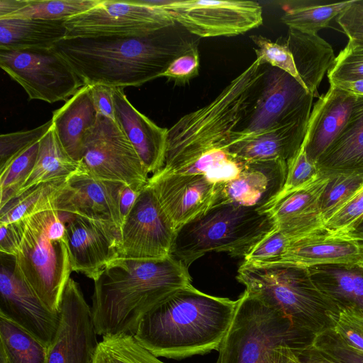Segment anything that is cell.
Instances as JSON below:
<instances>
[{"mask_svg":"<svg viewBox=\"0 0 363 363\" xmlns=\"http://www.w3.org/2000/svg\"><path fill=\"white\" fill-rule=\"evenodd\" d=\"M178 23L143 35L65 38L52 48L84 85L140 86L162 76L198 42Z\"/></svg>","mask_w":363,"mask_h":363,"instance_id":"6da1fadb","label":"cell"},{"mask_svg":"<svg viewBox=\"0 0 363 363\" xmlns=\"http://www.w3.org/2000/svg\"><path fill=\"white\" fill-rule=\"evenodd\" d=\"M91 311L98 335H134L143 317L175 291L191 284L186 267L171 255L119 258L94 281Z\"/></svg>","mask_w":363,"mask_h":363,"instance_id":"7a4b0ae2","label":"cell"},{"mask_svg":"<svg viewBox=\"0 0 363 363\" xmlns=\"http://www.w3.org/2000/svg\"><path fill=\"white\" fill-rule=\"evenodd\" d=\"M238 303V299L207 294L191 284L150 309L133 336L157 357L182 359L218 350Z\"/></svg>","mask_w":363,"mask_h":363,"instance_id":"3957f363","label":"cell"},{"mask_svg":"<svg viewBox=\"0 0 363 363\" xmlns=\"http://www.w3.org/2000/svg\"><path fill=\"white\" fill-rule=\"evenodd\" d=\"M267 66L256 57L215 99L169 128L162 169L177 172L203 155L227 151L234 132L252 109Z\"/></svg>","mask_w":363,"mask_h":363,"instance_id":"277c9868","label":"cell"},{"mask_svg":"<svg viewBox=\"0 0 363 363\" xmlns=\"http://www.w3.org/2000/svg\"><path fill=\"white\" fill-rule=\"evenodd\" d=\"M236 279L247 291L303 333L315 336L333 328L337 319L339 307L315 284L308 269L244 262Z\"/></svg>","mask_w":363,"mask_h":363,"instance_id":"5b68a950","label":"cell"},{"mask_svg":"<svg viewBox=\"0 0 363 363\" xmlns=\"http://www.w3.org/2000/svg\"><path fill=\"white\" fill-rule=\"evenodd\" d=\"M22 220L13 272L50 310L58 312L72 272L65 222L55 208Z\"/></svg>","mask_w":363,"mask_h":363,"instance_id":"8992f818","label":"cell"},{"mask_svg":"<svg viewBox=\"0 0 363 363\" xmlns=\"http://www.w3.org/2000/svg\"><path fill=\"white\" fill-rule=\"evenodd\" d=\"M274 227L268 212L218 203L177 230L170 255L186 267L211 252L245 257Z\"/></svg>","mask_w":363,"mask_h":363,"instance_id":"52a82bcc","label":"cell"},{"mask_svg":"<svg viewBox=\"0 0 363 363\" xmlns=\"http://www.w3.org/2000/svg\"><path fill=\"white\" fill-rule=\"evenodd\" d=\"M238 300L216 363H266L278 346L297 350L313 342L315 336L295 328L287 318L246 290Z\"/></svg>","mask_w":363,"mask_h":363,"instance_id":"ba28073f","label":"cell"},{"mask_svg":"<svg viewBox=\"0 0 363 363\" xmlns=\"http://www.w3.org/2000/svg\"><path fill=\"white\" fill-rule=\"evenodd\" d=\"M313 98L292 76L268 65L252 109L234 132L230 145L309 118Z\"/></svg>","mask_w":363,"mask_h":363,"instance_id":"9c48e42d","label":"cell"},{"mask_svg":"<svg viewBox=\"0 0 363 363\" xmlns=\"http://www.w3.org/2000/svg\"><path fill=\"white\" fill-rule=\"evenodd\" d=\"M89 177L124 184L140 191L148 182V172L116 121L98 116L87 134L80 161Z\"/></svg>","mask_w":363,"mask_h":363,"instance_id":"30bf717a","label":"cell"},{"mask_svg":"<svg viewBox=\"0 0 363 363\" xmlns=\"http://www.w3.org/2000/svg\"><path fill=\"white\" fill-rule=\"evenodd\" d=\"M0 67L23 88L30 100L67 101L84 86L52 48L0 50Z\"/></svg>","mask_w":363,"mask_h":363,"instance_id":"8fae6325","label":"cell"},{"mask_svg":"<svg viewBox=\"0 0 363 363\" xmlns=\"http://www.w3.org/2000/svg\"><path fill=\"white\" fill-rule=\"evenodd\" d=\"M176 23L169 11L145 0H101L92 9L65 21V38L143 35Z\"/></svg>","mask_w":363,"mask_h":363,"instance_id":"7c38bea8","label":"cell"},{"mask_svg":"<svg viewBox=\"0 0 363 363\" xmlns=\"http://www.w3.org/2000/svg\"><path fill=\"white\" fill-rule=\"evenodd\" d=\"M169 11L175 21L196 36H233L262 24V6L252 1H151Z\"/></svg>","mask_w":363,"mask_h":363,"instance_id":"4fadbf2b","label":"cell"},{"mask_svg":"<svg viewBox=\"0 0 363 363\" xmlns=\"http://www.w3.org/2000/svg\"><path fill=\"white\" fill-rule=\"evenodd\" d=\"M176 233L153 189L147 183L123 223L121 258H165L170 255Z\"/></svg>","mask_w":363,"mask_h":363,"instance_id":"5bb4252c","label":"cell"},{"mask_svg":"<svg viewBox=\"0 0 363 363\" xmlns=\"http://www.w3.org/2000/svg\"><path fill=\"white\" fill-rule=\"evenodd\" d=\"M59 317L46 363H94L99 342L92 311L80 286L72 278L62 294Z\"/></svg>","mask_w":363,"mask_h":363,"instance_id":"9a60e30c","label":"cell"},{"mask_svg":"<svg viewBox=\"0 0 363 363\" xmlns=\"http://www.w3.org/2000/svg\"><path fill=\"white\" fill-rule=\"evenodd\" d=\"M72 271L95 281L113 261L121 258V230L114 225L60 213Z\"/></svg>","mask_w":363,"mask_h":363,"instance_id":"2e32d148","label":"cell"},{"mask_svg":"<svg viewBox=\"0 0 363 363\" xmlns=\"http://www.w3.org/2000/svg\"><path fill=\"white\" fill-rule=\"evenodd\" d=\"M147 183L176 230L215 206L223 186L203 175L162 169L152 174Z\"/></svg>","mask_w":363,"mask_h":363,"instance_id":"e0dca14e","label":"cell"},{"mask_svg":"<svg viewBox=\"0 0 363 363\" xmlns=\"http://www.w3.org/2000/svg\"><path fill=\"white\" fill-rule=\"evenodd\" d=\"M0 315L9 319L29 333L47 347L56 333L59 311L50 310L1 259L0 272Z\"/></svg>","mask_w":363,"mask_h":363,"instance_id":"ac0fdd59","label":"cell"},{"mask_svg":"<svg viewBox=\"0 0 363 363\" xmlns=\"http://www.w3.org/2000/svg\"><path fill=\"white\" fill-rule=\"evenodd\" d=\"M122 184L96 179L80 172L61 188L55 208L60 213L111 223L121 230L118 196Z\"/></svg>","mask_w":363,"mask_h":363,"instance_id":"d6986e66","label":"cell"},{"mask_svg":"<svg viewBox=\"0 0 363 363\" xmlns=\"http://www.w3.org/2000/svg\"><path fill=\"white\" fill-rule=\"evenodd\" d=\"M362 105V96L330 84L318 97L308 119L302 145L310 160L316 162Z\"/></svg>","mask_w":363,"mask_h":363,"instance_id":"ffe728a7","label":"cell"},{"mask_svg":"<svg viewBox=\"0 0 363 363\" xmlns=\"http://www.w3.org/2000/svg\"><path fill=\"white\" fill-rule=\"evenodd\" d=\"M275 264L304 269L363 265V241L323 229L294 240Z\"/></svg>","mask_w":363,"mask_h":363,"instance_id":"44dd1931","label":"cell"},{"mask_svg":"<svg viewBox=\"0 0 363 363\" xmlns=\"http://www.w3.org/2000/svg\"><path fill=\"white\" fill-rule=\"evenodd\" d=\"M287 163L281 160L245 162L239 175L225 184L218 203H228L264 211L282 190Z\"/></svg>","mask_w":363,"mask_h":363,"instance_id":"7402d4cb","label":"cell"},{"mask_svg":"<svg viewBox=\"0 0 363 363\" xmlns=\"http://www.w3.org/2000/svg\"><path fill=\"white\" fill-rule=\"evenodd\" d=\"M124 88L113 91L116 121L126 135L148 173L161 169L165 162L168 129L156 125L128 101Z\"/></svg>","mask_w":363,"mask_h":363,"instance_id":"603a6c76","label":"cell"},{"mask_svg":"<svg viewBox=\"0 0 363 363\" xmlns=\"http://www.w3.org/2000/svg\"><path fill=\"white\" fill-rule=\"evenodd\" d=\"M330 177L321 174L305 187L295 191L269 206L274 226L295 236L303 237L324 228L321 199Z\"/></svg>","mask_w":363,"mask_h":363,"instance_id":"cb8c5ba5","label":"cell"},{"mask_svg":"<svg viewBox=\"0 0 363 363\" xmlns=\"http://www.w3.org/2000/svg\"><path fill=\"white\" fill-rule=\"evenodd\" d=\"M98 118L90 87H81L65 104L52 113L54 130L68 155L81 161L83 146L89 132Z\"/></svg>","mask_w":363,"mask_h":363,"instance_id":"d4e9b609","label":"cell"},{"mask_svg":"<svg viewBox=\"0 0 363 363\" xmlns=\"http://www.w3.org/2000/svg\"><path fill=\"white\" fill-rule=\"evenodd\" d=\"M308 119L231 144L228 152L245 162L281 160L287 162L301 147Z\"/></svg>","mask_w":363,"mask_h":363,"instance_id":"484cf974","label":"cell"},{"mask_svg":"<svg viewBox=\"0 0 363 363\" xmlns=\"http://www.w3.org/2000/svg\"><path fill=\"white\" fill-rule=\"evenodd\" d=\"M285 41L306 88L313 97L318 96L319 85L335 60L333 48L317 33L291 28Z\"/></svg>","mask_w":363,"mask_h":363,"instance_id":"4316f807","label":"cell"},{"mask_svg":"<svg viewBox=\"0 0 363 363\" xmlns=\"http://www.w3.org/2000/svg\"><path fill=\"white\" fill-rule=\"evenodd\" d=\"M315 164L326 176L363 174V105Z\"/></svg>","mask_w":363,"mask_h":363,"instance_id":"83f0119b","label":"cell"},{"mask_svg":"<svg viewBox=\"0 0 363 363\" xmlns=\"http://www.w3.org/2000/svg\"><path fill=\"white\" fill-rule=\"evenodd\" d=\"M65 20L0 19V50L52 48L65 39Z\"/></svg>","mask_w":363,"mask_h":363,"instance_id":"f1b7e54d","label":"cell"},{"mask_svg":"<svg viewBox=\"0 0 363 363\" xmlns=\"http://www.w3.org/2000/svg\"><path fill=\"white\" fill-rule=\"evenodd\" d=\"M80 172H84L81 162L68 155L52 126L40 140L35 166L16 197L41 184L67 181Z\"/></svg>","mask_w":363,"mask_h":363,"instance_id":"f546056e","label":"cell"},{"mask_svg":"<svg viewBox=\"0 0 363 363\" xmlns=\"http://www.w3.org/2000/svg\"><path fill=\"white\" fill-rule=\"evenodd\" d=\"M315 284L339 307L363 310V265H325L308 269Z\"/></svg>","mask_w":363,"mask_h":363,"instance_id":"4dcf8cb0","label":"cell"},{"mask_svg":"<svg viewBox=\"0 0 363 363\" xmlns=\"http://www.w3.org/2000/svg\"><path fill=\"white\" fill-rule=\"evenodd\" d=\"M47 354L46 346L0 315V363H46Z\"/></svg>","mask_w":363,"mask_h":363,"instance_id":"1f68e13d","label":"cell"},{"mask_svg":"<svg viewBox=\"0 0 363 363\" xmlns=\"http://www.w3.org/2000/svg\"><path fill=\"white\" fill-rule=\"evenodd\" d=\"M67 181L39 184L11 200L0 208V225L17 222L38 212L55 208L57 194Z\"/></svg>","mask_w":363,"mask_h":363,"instance_id":"d6a6232c","label":"cell"},{"mask_svg":"<svg viewBox=\"0 0 363 363\" xmlns=\"http://www.w3.org/2000/svg\"><path fill=\"white\" fill-rule=\"evenodd\" d=\"M354 0L323 4H301L288 7L281 21L289 28L317 33L350 6Z\"/></svg>","mask_w":363,"mask_h":363,"instance_id":"836d02e7","label":"cell"},{"mask_svg":"<svg viewBox=\"0 0 363 363\" xmlns=\"http://www.w3.org/2000/svg\"><path fill=\"white\" fill-rule=\"evenodd\" d=\"M102 337L94 363H164L132 335L119 334Z\"/></svg>","mask_w":363,"mask_h":363,"instance_id":"e575fe53","label":"cell"},{"mask_svg":"<svg viewBox=\"0 0 363 363\" xmlns=\"http://www.w3.org/2000/svg\"><path fill=\"white\" fill-rule=\"evenodd\" d=\"M100 1L101 0H27L24 8L4 18L66 21L87 11Z\"/></svg>","mask_w":363,"mask_h":363,"instance_id":"d590c367","label":"cell"},{"mask_svg":"<svg viewBox=\"0 0 363 363\" xmlns=\"http://www.w3.org/2000/svg\"><path fill=\"white\" fill-rule=\"evenodd\" d=\"M245 164V161L227 151H216L202 155L188 166L172 173L201 174L213 183L224 185L239 175Z\"/></svg>","mask_w":363,"mask_h":363,"instance_id":"8d00e7d4","label":"cell"},{"mask_svg":"<svg viewBox=\"0 0 363 363\" xmlns=\"http://www.w3.org/2000/svg\"><path fill=\"white\" fill-rule=\"evenodd\" d=\"M38 150L39 141L0 166V208L16 196L35 166Z\"/></svg>","mask_w":363,"mask_h":363,"instance_id":"74e56055","label":"cell"},{"mask_svg":"<svg viewBox=\"0 0 363 363\" xmlns=\"http://www.w3.org/2000/svg\"><path fill=\"white\" fill-rule=\"evenodd\" d=\"M250 38L257 46L256 48H254V50L261 64L268 65L284 71L305 86L286 41L284 43L272 42L261 35H252Z\"/></svg>","mask_w":363,"mask_h":363,"instance_id":"f35d334b","label":"cell"},{"mask_svg":"<svg viewBox=\"0 0 363 363\" xmlns=\"http://www.w3.org/2000/svg\"><path fill=\"white\" fill-rule=\"evenodd\" d=\"M330 84L363 79V43L349 40L328 72Z\"/></svg>","mask_w":363,"mask_h":363,"instance_id":"ab89813d","label":"cell"},{"mask_svg":"<svg viewBox=\"0 0 363 363\" xmlns=\"http://www.w3.org/2000/svg\"><path fill=\"white\" fill-rule=\"evenodd\" d=\"M299 238L301 237L287 234L274 226L244 257V262L254 265L275 264L291 243Z\"/></svg>","mask_w":363,"mask_h":363,"instance_id":"60d3db41","label":"cell"},{"mask_svg":"<svg viewBox=\"0 0 363 363\" xmlns=\"http://www.w3.org/2000/svg\"><path fill=\"white\" fill-rule=\"evenodd\" d=\"M286 163L287 172L284 187L265 210L281 198L305 187L321 175L316 164L308 159L303 145Z\"/></svg>","mask_w":363,"mask_h":363,"instance_id":"b9f144b4","label":"cell"},{"mask_svg":"<svg viewBox=\"0 0 363 363\" xmlns=\"http://www.w3.org/2000/svg\"><path fill=\"white\" fill-rule=\"evenodd\" d=\"M330 177L321 199L324 222L363 184V174H339Z\"/></svg>","mask_w":363,"mask_h":363,"instance_id":"7bdbcfd3","label":"cell"},{"mask_svg":"<svg viewBox=\"0 0 363 363\" xmlns=\"http://www.w3.org/2000/svg\"><path fill=\"white\" fill-rule=\"evenodd\" d=\"M363 220V184L324 222V228L335 233L347 234Z\"/></svg>","mask_w":363,"mask_h":363,"instance_id":"ee69618b","label":"cell"},{"mask_svg":"<svg viewBox=\"0 0 363 363\" xmlns=\"http://www.w3.org/2000/svg\"><path fill=\"white\" fill-rule=\"evenodd\" d=\"M311 345L337 363H363V352L347 345L333 328L315 335Z\"/></svg>","mask_w":363,"mask_h":363,"instance_id":"f6af8a7d","label":"cell"},{"mask_svg":"<svg viewBox=\"0 0 363 363\" xmlns=\"http://www.w3.org/2000/svg\"><path fill=\"white\" fill-rule=\"evenodd\" d=\"M52 126L50 119L31 130H21L0 135V166L40 140Z\"/></svg>","mask_w":363,"mask_h":363,"instance_id":"bcb514c9","label":"cell"},{"mask_svg":"<svg viewBox=\"0 0 363 363\" xmlns=\"http://www.w3.org/2000/svg\"><path fill=\"white\" fill-rule=\"evenodd\" d=\"M333 330L347 345L363 352V310L352 307L340 309Z\"/></svg>","mask_w":363,"mask_h":363,"instance_id":"7dc6e473","label":"cell"},{"mask_svg":"<svg viewBox=\"0 0 363 363\" xmlns=\"http://www.w3.org/2000/svg\"><path fill=\"white\" fill-rule=\"evenodd\" d=\"M199 55L198 45L176 58L163 73L176 84H185L199 74Z\"/></svg>","mask_w":363,"mask_h":363,"instance_id":"c3c4849f","label":"cell"},{"mask_svg":"<svg viewBox=\"0 0 363 363\" xmlns=\"http://www.w3.org/2000/svg\"><path fill=\"white\" fill-rule=\"evenodd\" d=\"M337 21L349 40L363 43V4L359 0H354Z\"/></svg>","mask_w":363,"mask_h":363,"instance_id":"681fc988","label":"cell"},{"mask_svg":"<svg viewBox=\"0 0 363 363\" xmlns=\"http://www.w3.org/2000/svg\"><path fill=\"white\" fill-rule=\"evenodd\" d=\"M89 87L98 116L106 117L116 121L113 103V91L115 87L103 84L90 85Z\"/></svg>","mask_w":363,"mask_h":363,"instance_id":"f907efd6","label":"cell"},{"mask_svg":"<svg viewBox=\"0 0 363 363\" xmlns=\"http://www.w3.org/2000/svg\"><path fill=\"white\" fill-rule=\"evenodd\" d=\"M23 234V220L0 225L1 254L13 257L17 253Z\"/></svg>","mask_w":363,"mask_h":363,"instance_id":"816d5d0a","label":"cell"},{"mask_svg":"<svg viewBox=\"0 0 363 363\" xmlns=\"http://www.w3.org/2000/svg\"><path fill=\"white\" fill-rule=\"evenodd\" d=\"M140 192L135 191L124 184H122L118 196V204L122 223H123L130 211Z\"/></svg>","mask_w":363,"mask_h":363,"instance_id":"f5cc1de1","label":"cell"},{"mask_svg":"<svg viewBox=\"0 0 363 363\" xmlns=\"http://www.w3.org/2000/svg\"><path fill=\"white\" fill-rule=\"evenodd\" d=\"M294 348L288 345H280L270 353L266 363H302Z\"/></svg>","mask_w":363,"mask_h":363,"instance_id":"db71d44e","label":"cell"},{"mask_svg":"<svg viewBox=\"0 0 363 363\" xmlns=\"http://www.w3.org/2000/svg\"><path fill=\"white\" fill-rule=\"evenodd\" d=\"M296 352L302 363H337L311 345L296 350Z\"/></svg>","mask_w":363,"mask_h":363,"instance_id":"11a10c76","label":"cell"},{"mask_svg":"<svg viewBox=\"0 0 363 363\" xmlns=\"http://www.w3.org/2000/svg\"><path fill=\"white\" fill-rule=\"evenodd\" d=\"M26 4L27 0H0V19L17 12Z\"/></svg>","mask_w":363,"mask_h":363,"instance_id":"9f6ffc18","label":"cell"},{"mask_svg":"<svg viewBox=\"0 0 363 363\" xmlns=\"http://www.w3.org/2000/svg\"><path fill=\"white\" fill-rule=\"evenodd\" d=\"M333 85H335L355 95L363 96V79L353 82H339Z\"/></svg>","mask_w":363,"mask_h":363,"instance_id":"6f0895ef","label":"cell"},{"mask_svg":"<svg viewBox=\"0 0 363 363\" xmlns=\"http://www.w3.org/2000/svg\"><path fill=\"white\" fill-rule=\"evenodd\" d=\"M345 235L358 240L363 241V220L354 229Z\"/></svg>","mask_w":363,"mask_h":363,"instance_id":"680465c9","label":"cell"},{"mask_svg":"<svg viewBox=\"0 0 363 363\" xmlns=\"http://www.w3.org/2000/svg\"><path fill=\"white\" fill-rule=\"evenodd\" d=\"M359 1L363 4V0H359Z\"/></svg>","mask_w":363,"mask_h":363,"instance_id":"91938a15","label":"cell"}]
</instances>
